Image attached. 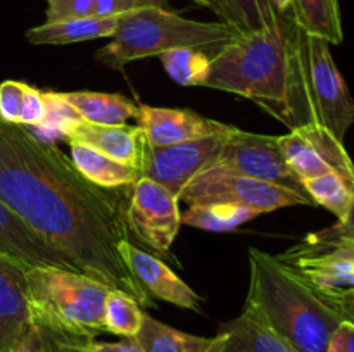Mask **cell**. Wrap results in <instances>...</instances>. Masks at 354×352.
Wrapping results in <instances>:
<instances>
[{"label": "cell", "mask_w": 354, "mask_h": 352, "mask_svg": "<svg viewBox=\"0 0 354 352\" xmlns=\"http://www.w3.org/2000/svg\"><path fill=\"white\" fill-rule=\"evenodd\" d=\"M92 16H95V0H47V21L45 23Z\"/></svg>", "instance_id": "32"}, {"label": "cell", "mask_w": 354, "mask_h": 352, "mask_svg": "<svg viewBox=\"0 0 354 352\" xmlns=\"http://www.w3.org/2000/svg\"><path fill=\"white\" fill-rule=\"evenodd\" d=\"M31 320L66 333L95 338L104 331L102 311L109 286L64 268H28Z\"/></svg>", "instance_id": "5"}, {"label": "cell", "mask_w": 354, "mask_h": 352, "mask_svg": "<svg viewBox=\"0 0 354 352\" xmlns=\"http://www.w3.org/2000/svg\"><path fill=\"white\" fill-rule=\"evenodd\" d=\"M211 57L201 48H173L159 55L169 78L183 86H204L209 76Z\"/></svg>", "instance_id": "27"}, {"label": "cell", "mask_w": 354, "mask_h": 352, "mask_svg": "<svg viewBox=\"0 0 354 352\" xmlns=\"http://www.w3.org/2000/svg\"><path fill=\"white\" fill-rule=\"evenodd\" d=\"M234 128L235 126H232L230 130L223 131V133L211 135V137L199 138V140L183 141V144L168 145V147H152L145 141L140 164L142 176L161 183L173 195L180 199V193L183 192V188L199 173L218 164V159L223 150L228 133Z\"/></svg>", "instance_id": "10"}, {"label": "cell", "mask_w": 354, "mask_h": 352, "mask_svg": "<svg viewBox=\"0 0 354 352\" xmlns=\"http://www.w3.org/2000/svg\"><path fill=\"white\" fill-rule=\"evenodd\" d=\"M121 16L78 17V19L44 23L26 31V38L35 45H68L78 41L111 38Z\"/></svg>", "instance_id": "21"}, {"label": "cell", "mask_w": 354, "mask_h": 352, "mask_svg": "<svg viewBox=\"0 0 354 352\" xmlns=\"http://www.w3.org/2000/svg\"><path fill=\"white\" fill-rule=\"evenodd\" d=\"M244 309L265 321L297 352H327L332 333L346 320L289 264L259 248H249Z\"/></svg>", "instance_id": "3"}, {"label": "cell", "mask_w": 354, "mask_h": 352, "mask_svg": "<svg viewBox=\"0 0 354 352\" xmlns=\"http://www.w3.org/2000/svg\"><path fill=\"white\" fill-rule=\"evenodd\" d=\"M120 254L131 275L152 299L165 300L173 306L197 311V313L203 311V297L197 295L176 273H173L168 264H165L154 254L142 251L130 240L121 244Z\"/></svg>", "instance_id": "13"}, {"label": "cell", "mask_w": 354, "mask_h": 352, "mask_svg": "<svg viewBox=\"0 0 354 352\" xmlns=\"http://www.w3.org/2000/svg\"><path fill=\"white\" fill-rule=\"evenodd\" d=\"M28 266L0 255V352H12L31 323Z\"/></svg>", "instance_id": "15"}, {"label": "cell", "mask_w": 354, "mask_h": 352, "mask_svg": "<svg viewBox=\"0 0 354 352\" xmlns=\"http://www.w3.org/2000/svg\"><path fill=\"white\" fill-rule=\"evenodd\" d=\"M223 335V352H297L277 331L254 313L244 309L241 316L223 323L218 330Z\"/></svg>", "instance_id": "18"}, {"label": "cell", "mask_w": 354, "mask_h": 352, "mask_svg": "<svg viewBox=\"0 0 354 352\" xmlns=\"http://www.w3.org/2000/svg\"><path fill=\"white\" fill-rule=\"evenodd\" d=\"M334 306L337 307L339 313H341L346 320L353 321L354 323V297H351V299L341 300V302H335Z\"/></svg>", "instance_id": "38"}, {"label": "cell", "mask_w": 354, "mask_h": 352, "mask_svg": "<svg viewBox=\"0 0 354 352\" xmlns=\"http://www.w3.org/2000/svg\"><path fill=\"white\" fill-rule=\"evenodd\" d=\"M294 0H272L273 7L277 9V12H287V10L292 7Z\"/></svg>", "instance_id": "40"}, {"label": "cell", "mask_w": 354, "mask_h": 352, "mask_svg": "<svg viewBox=\"0 0 354 352\" xmlns=\"http://www.w3.org/2000/svg\"><path fill=\"white\" fill-rule=\"evenodd\" d=\"M168 0H95V16H123L145 7H162L168 9Z\"/></svg>", "instance_id": "34"}, {"label": "cell", "mask_w": 354, "mask_h": 352, "mask_svg": "<svg viewBox=\"0 0 354 352\" xmlns=\"http://www.w3.org/2000/svg\"><path fill=\"white\" fill-rule=\"evenodd\" d=\"M180 200L189 206L213 202L237 204L258 211L259 214L290 206H315L308 195L239 175L220 164L199 173L180 193Z\"/></svg>", "instance_id": "7"}, {"label": "cell", "mask_w": 354, "mask_h": 352, "mask_svg": "<svg viewBox=\"0 0 354 352\" xmlns=\"http://www.w3.org/2000/svg\"><path fill=\"white\" fill-rule=\"evenodd\" d=\"M88 352H144L135 338H123L121 342H95L90 344Z\"/></svg>", "instance_id": "37"}, {"label": "cell", "mask_w": 354, "mask_h": 352, "mask_svg": "<svg viewBox=\"0 0 354 352\" xmlns=\"http://www.w3.org/2000/svg\"><path fill=\"white\" fill-rule=\"evenodd\" d=\"M294 19L308 35L324 38L328 43H342V23L337 0H294Z\"/></svg>", "instance_id": "23"}, {"label": "cell", "mask_w": 354, "mask_h": 352, "mask_svg": "<svg viewBox=\"0 0 354 352\" xmlns=\"http://www.w3.org/2000/svg\"><path fill=\"white\" fill-rule=\"evenodd\" d=\"M327 352H354V323L344 320L335 331L332 333L328 342Z\"/></svg>", "instance_id": "36"}, {"label": "cell", "mask_w": 354, "mask_h": 352, "mask_svg": "<svg viewBox=\"0 0 354 352\" xmlns=\"http://www.w3.org/2000/svg\"><path fill=\"white\" fill-rule=\"evenodd\" d=\"M218 164L239 175L308 195L301 179L286 162V157L280 150L279 137L249 133L234 128L228 133Z\"/></svg>", "instance_id": "11"}, {"label": "cell", "mask_w": 354, "mask_h": 352, "mask_svg": "<svg viewBox=\"0 0 354 352\" xmlns=\"http://www.w3.org/2000/svg\"><path fill=\"white\" fill-rule=\"evenodd\" d=\"M225 9V23L232 24L239 33L265 30L275 26L280 12L272 0H221Z\"/></svg>", "instance_id": "29"}, {"label": "cell", "mask_w": 354, "mask_h": 352, "mask_svg": "<svg viewBox=\"0 0 354 352\" xmlns=\"http://www.w3.org/2000/svg\"><path fill=\"white\" fill-rule=\"evenodd\" d=\"M144 311L133 297L114 289L107 292L102 311L104 331L123 338H135L140 331Z\"/></svg>", "instance_id": "28"}, {"label": "cell", "mask_w": 354, "mask_h": 352, "mask_svg": "<svg viewBox=\"0 0 354 352\" xmlns=\"http://www.w3.org/2000/svg\"><path fill=\"white\" fill-rule=\"evenodd\" d=\"M0 255L28 268H64L78 271L71 261L35 233L19 216L0 200ZM80 273V271H78Z\"/></svg>", "instance_id": "16"}, {"label": "cell", "mask_w": 354, "mask_h": 352, "mask_svg": "<svg viewBox=\"0 0 354 352\" xmlns=\"http://www.w3.org/2000/svg\"><path fill=\"white\" fill-rule=\"evenodd\" d=\"M26 88V83L14 81V79L0 83V121L2 123L19 126Z\"/></svg>", "instance_id": "31"}, {"label": "cell", "mask_w": 354, "mask_h": 352, "mask_svg": "<svg viewBox=\"0 0 354 352\" xmlns=\"http://www.w3.org/2000/svg\"><path fill=\"white\" fill-rule=\"evenodd\" d=\"M135 340L144 352H223L225 338L221 333L214 337H199L168 326L144 313L142 328Z\"/></svg>", "instance_id": "19"}, {"label": "cell", "mask_w": 354, "mask_h": 352, "mask_svg": "<svg viewBox=\"0 0 354 352\" xmlns=\"http://www.w3.org/2000/svg\"><path fill=\"white\" fill-rule=\"evenodd\" d=\"M304 192L308 193L315 206H322L335 214L339 221L348 216L353 204L354 186L346 182L337 173L315 176V178L301 179Z\"/></svg>", "instance_id": "26"}, {"label": "cell", "mask_w": 354, "mask_h": 352, "mask_svg": "<svg viewBox=\"0 0 354 352\" xmlns=\"http://www.w3.org/2000/svg\"><path fill=\"white\" fill-rule=\"evenodd\" d=\"M118 190L83 178L54 141L0 121V200L80 273L154 307L120 254L130 231Z\"/></svg>", "instance_id": "1"}, {"label": "cell", "mask_w": 354, "mask_h": 352, "mask_svg": "<svg viewBox=\"0 0 354 352\" xmlns=\"http://www.w3.org/2000/svg\"><path fill=\"white\" fill-rule=\"evenodd\" d=\"M178 202V197L166 186L142 176L131 185L124 207L130 235H135L140 244L147 245L156 254H168L182 224Z\"/></svg>", "instance_id": "9"}, {"label": "cell", "mask_w": 354, "mask_h": 352, "mask_svg": "<svg viewBox=\"0 0 354 352\" xmlns=\"http://www.w3.org/2000/svg\"><path fill=\"white\" fill-rule=\"evenodd\" d=\"M324 38L308 35L296 23V54L301 95L310 123H318L344 144L354 126V99Z\"/></svg>", "instance_id": "6"}, {"label": "cell", "mask_w": 354, "mask_h": 352, "mask_svg": "<svg viewBox=\"0 0 354 352\" xmlns=\"http://www.w3.org/2000/svg\"><path fill=\"white\" fill-rule=\"evenodd\" d=\"M137 121L145 141L152 147H168L183 141L199 140L211 135L223 133L232 128V124L209 119L189 109L152 106H140Z\"/></svg>", "instance_id": "14"}, {"label": "cell", "mask_w": 354, "mask_h": 352, "mask_svg": "<svg viewBox=\"0 0 354 352\" xmlns=\"http://www.w3.org/2000/svg\"><path fill=\"white\" fill-rule=\"evenodd\" d=\"M194 2L199 3V6H203V7H207V9H211L213 12H216L218 16L225 21V9H223V3H221V0H194Z\"/></svg>", "instance_id": "39"}, {"label": "cell", "mask_w": 354, "mask_h": 352, "mask_svg": "<svg viewBox=\"0 0 354 352\" xmlns=\"http://www.w3.org/2000/svg\"><path fill=\"white\" fill-rule=\"evenodd\" d=\"M95 338H83L31 320L12 352H88Z\"/></svg>", "instance_id": "25"}, {"label": "cell", "mask_w": 354, "mask_h": 352, "mask_svg": "<svg viewBox=\"0 0 354 352\" xmlns=\"http://www.w3.org/2000/svg\"><path fill=\"white\" fill-rule=\"evenodd\" d=\"M294 38L290 9L280 12L275 26L241 33L211 57L204 86L254 100L290 130L308 124Z\"/></svg>", "instance_id": "2"}, {"label": "cell", "mask_w": 354, "mask_h": 352, "mask_svg": "<svg viewBox=\"0 0 354 352\" xmlns=\"http://www.w3.org/2000/svg\"><path fill=\"white\" fill-rule=\"evenodd\" d=\"M62 97L78 110L83 121L97 124H127L137 119L140 107L133 100L118 93L102 92H62Z\"/></svg>", "instance_id": "22"}, {"label": "cell", "mask_w": 354, "mask_h": 352, "mask_svg": "<svg viewBox=\"0 0 354 352\" xmlns=\"http://www.w3.org/2000/svg\"><path fill=\"white\" fill-rule=\"evenodd\" d=\"M330 304L354 297V244L299 242L277 255Z\"/></svg>", "instance_id": "8"}, {"label": "cell", "mask_w": 354, "mask_h": 352, "mask_svg": "<svg viewBox=\"0 0 354 352\" xmlns=\"http://www.w3.org/2000/svg\"><path fill=\"white\" fill-rule=\"evenodd\" d=\"M239 35L225 21H194L162 7H145L120 17L111 41L97 52L95 57L109 68L120 69L128 62L161 55L173 48H201L216 54Z\"/></svg>", "instance_id": "4"}, {"label": "cell", "mask_w": 354, "mask_h": 352, "mask_svg": "<svg viewBox=\"0 0 354 352\" xmlns=\"http://www.w3.org/2000/svg\"><path fill=\"white\" fill-rule=\"evenodd\" d=\"M71 147V161L75 168L93 185L100 188L116 190L123 186H131L142 178L138 168L116 161L88 145L69 141Z\"/></svg>", "instance_id": "20"}, {"label": "cell", "mask_w": 354, "mask_h": 352, "mask_svg": "<svg viewBox=\"0 0 354 352\" xmlns=\"http://www.w3.org/2000/svg\"><path fill=\"white\" fill-rule=\"evenodd\" d=\"M68 141L88 145L116 161L140 169L145 138L138 126L128 124H97L80 121L69 130Z\"/></svg>", "instance_id": "17"}, {"label": "cell", "mask_w": 354, "mask_h": 352, "mask_svg": "<svg viewBox=\"0 0 354 352\" xmlns=\"http://www.w3.org/2000/svg\"><path fill=\"white\" fill-rule=\"evenodd\" d=\"M308 244H335V242H348V244H354V195L351 209H349L348 216L342 221H337L334 226L325 228V230L311 233L304 238Z\"/></svg>", "instance_id": "33"}, {"label": "cell", "mask_w": 354, "mask_h": 352, "mask_svg": "<svg viewBox=\"0 0 354 352\" xmlns=\"http://www.w3.org/2000/svg\"><path fill=\"white\" fill-rule=\"evenodd\" d=\"M258 216V211L237 204H194L182 214V223L204 231L225 233L237 230Z\"/></svg>", "instance_id": "24"}, {"label": "cell", "mask_w": 354, "mask_h": 352, "mask_svg": "<svg viewBox=\"0 0 354 352\" xmlns=\"http://www.w3.org/2000/svg\"><path fill=\"white\" fill-rule=\"evenodd\" d=\"M279 145L286 162L299 179L334 171L354 186V162L344 144L318 123L292 128L279 137Z\"/></svg>", "instance_id": "12"}, {"label": "cell", "mask_w": 354, "mask_h": 352, "mask_svg": "<svg viewBox=\"0 0 354 352\" xmlns=\"http://www.w3.org/2000/svg\"><path fill=\"white\" fill-rule=\"evenodd\" d=\"M45 97V116L44 121L37 128H28L31 133L44 140L52 141L54 138H66L69 130L83 117L80 116L78 110L62 97L59 92H44Z\"/></svg>", "instance_id": "30"}, {"label": "cell", "mask_w": 354, "mask_h": 352, "mask_svg": "<svg viewBox=\"0 0 354 352\" xmlns=\"http://www.w3.org/2000/svg\"><path fill=\"white\" fill-rule=\"evenodd\" d=\"M45 116V97L44 92L28 85L23 100V110H21L19 126L37 128L44 121Z\"/></svg>", "instance_id": "35"}]
</instances>
